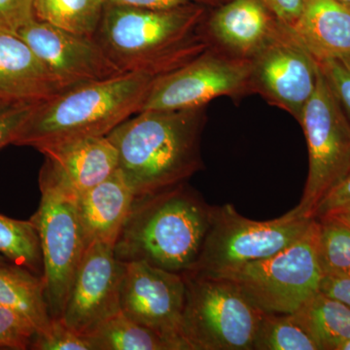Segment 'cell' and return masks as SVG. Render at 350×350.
Listing matches in <instances>:
<instances>
[{
    "mask_svg": "<svg viewBox=\"0 0 350 350\" xmlns=\"http://www.w3.org/2000/svg\"><path fill=\"white\" fill-rule=\"evenodd\" d=\"M0 305L27 317L36 334L47 330L52 321L43 278L10 262L0 264Z\"/></svg>",
    "mask_w": 350,
    "mask_h": 350,
    "instance_id": "20",
    "label": "cell"
},
{
    "mask_svg": "<svg viewBox=\"0 0 350 350\" xmlns=\"http://www.w3.org/2000/svg\"><path fill=\"white\" fill-rule=\"evenodd\" d=\"M337 1L340 2V3L344 4V5L349 7L350 8V0H337Z\"/></svg>",
    "mask_w": 350,
    "mask_h": 350,
    "instance_id": "39",
    "label": "cell"
},
{
    "mask_svg": "<svg viewBox=\"0 0 350 350\" xmlns=\"http://www.w3.org/2000/svg\"><path fill=\"white\" fill-rule=\"evenodd\" d=\"M0 254L16 266L43 278L40 241L31 220H16L0 214Z\"/></svg>",
    "mask_w": 350,
    "mask_h": 350,
    "instance_id": "24",
    "label": "cell"
},
{
    "mask_svg": "<svg viewBox=\"0 0 350 350\" xmlns=\"http://www.w3.org/2000/svg\"><path fill=\"white\" fill-rule=\"evenodd\" d=\"M31 349L92 350L86 338L71 330L63 319H52L47 330L36 334Z\"/></svg>",
    "mask_w": 350,
    "mask_h": 350,
    "instance_id": "28",
    "label": "cell"
},
{
    "mask_svg": "<svg viewBox=\"0 0 350 350\" xmlns=\"http://www.w3.org/2000/svg\"><path fill=\"white\" fill-rule=\"evenodd\" d=\"M225 1H228V0H225Z\"/></svg>",
    "mask_w": 350,
    "mask_h": 350,
    "instance_id": "42",
    "label": "cell"
},
{
    "mask_svg": "<svg viewBox=\"0 0 350 350\" xmlns=\"http://www.w3.org/2000/svg\"><path fill=\"white\" fill-rule=\"evenodd\" d=\"M299 124L308 144V174L300 202L291 211L312 219L350 172V121L321 70Z\"/></svg>",
    "mask_w": 350,
    "mask_h": 350,
    "instance_id": "8",
    "label": "cell"
},
{
    "mask_svg": "<svg viewBox=\"0 0 350 350\" xmlns=\"http://www.w3.org/2000/svg\"><path fill=\"white\" fill-rule=\"evenodd\" d=\"M317 219L319 261L324 275L350 276V228L327 216Z\"/></svg>",
    "mask_w": 350,
    "mask_h": 350,
    "instance_id": "26",
    "label": "cell"
},
{
    "mask_svg": "<svg viewBox=\"0 0 350 350\" xmlns=\"http://www.w3.org/2000/svg\"><path fill=\"white\" fill-rule=\"evenodd\" d=\"M213 208L187 183L135 197L115 243V257L187 273L199 258Z\"/></svg>",
    "mask_w": 350,
    "mask_h": 350,
    "instance_id": "3",
    "label": "cell"
},
{
    "mask_svg": "<svg viewBox=\"0 0 350 350\" xmlns=\"http://www.w3.org/2000/svg\"><path fill=\"white\" fill-rule=\"evenodd\" d=\"M278 22L262 0H228L207 15L204 29L214 46L250 59Z\"/></svg>",
    "mask_w": 350,
    "mask_h": 350,
    "instance_id": "16",
    "label": "cell"
},
{
    "mask_svg": "<svg viewBox=\"0 0 350 350\" xmlns=\"http://www.w3.org/2000/svg\"><path fill=\"white\" fill-rule=\"evenodd\" d=\"M38 103L15 105L0 112V149L13 144Z\"/></svg>",
    "mask_w": 350,
    "mask_h": 350,
    "instance_id": "31",
    "label": "cell"
},
{
    "mask_svg": "<svg viewBox=\"0 0 350 350\" xmlns=\"http://www.w3.org/2000/svg\"><path fill=\"white\" fill-rule=\"evenodd\" d=\"M105 0H34L36 19L78 36L94 38Z\"/></svg>",
    "mask_w": 350,
    "mask_h": 350,
    "instance_id": "22",
    "label": "cell"
},
{
    "mask_svg": "<svg viewBox=\"0 0 350 350\" xmlns=\"http://www.w3.org/2000/svg\"><path fill=\"white\" fill-rule=\"evenodd\" d=\"M206 107L145 110L107 137L119 156V170L135 197L187 183L204 167L200 144Z\"/></svg>",
    "mask_w": 350,
    "mask_h": 350,
    "instance_id": "2",
    "label": "cell"
},
{
    "mask_svg": "<svg viewBox=\"0 0 350 350\" xmlns=\"http://www.w3.org/2000/svg\"><path fill=\"white\" fill-rule=\"evenodd\" d=\"M199 3L204 4V5H211L217 7L221 4L225 3V0H198Z\"/></svg>",
    "mask_w": 350,
    "mask_h": 350,
    "instance_id": "37",
    "label": "cell"
},
{
    "mask_svg": "<svg viewBox=\"0 0 350 350\" xmlns=\"http://www.w3.org/2000/svg\"><path fill=\"white\" fill-rule=\"evenodd\" d=\"M34 0H0V34L18 36L36 20Z\"/></svg>",
    "mask_w": 350,
    "mask_h": 350,
    "instance_id": "30",
    "label": "cell"
},
{
    "mask_svg": "<svg viewBox=\"0 0 350 350\" xmlns=\"http://www.w3.org/2000/svg\"><path fill=\"white\" fill-rule=\"evenodd\" d=\"M320 70L350 121V57L319 62Z\"/></svg>",
    "mask_w": 350,
    "mask_h": 350,
    "instance_id": "29",
    "label": "cell"
},
{
    "mask_svg": "<svg viewBox=\"0 0 350 350\" xmlns=\"http://www.w3.org/2000/svg\"><path fill=\"white\" fill-rule=\"evenodd\" d=\"M206 18V5L198 2L167 9L105 3L94 38L122 72L160 77L213 46Z\"/></svg>",
    "mask_w": 350,
    "mask_h": 350,
    "instance_id": "1",
    "label": "cell"
},
{
    "mask_svg": "<svg viewBox=\"0 0 350 350\" xmlns=\"http://www.w3.org/2000/svg\"><path fill=\"white\" fill-rule=\"evenodd\" d=\"M254 349L319 350V347L293 313L265 312Z\"/></svg>",
    "mask_w": 350,
    "mask_h": 350,
    "instance_id": "25",
    "label": "cell"
},
{
    "mask_svg": "<svg viewBox=\"0 0 350 350\" xmlns=\"http://www.w3.org/2000/svg\"><path fill=\"white\" fill-rule=\"evenodd\" d=\"M66 91L19 36L0 34V98L40 103Z\"/></svg>",
    "mask_w": 350,
    "mask_h": 350,
    "instance_id": "17",
    "label": "cell"
},
{
    "mask_svg": "<svg viewBox=\"0 0 350 350\" xmlns=\"http://www.w3.org/2000/svg\"><path fill=\"white\" fill-rule=\"evenodd\" d=\"M319 221L275 255L217 273L236 283L266 312L293 313L320 291L323 271L319 254Z\"/></svg>",
    "mask_w": 350,
    "mask_h": 350,
    "instance_id": "7",
    "label": "cell"
},
{
    "mask_svg": "<svg viewBox=\"0 0 350 350\" xmlns=\"http://www.w3.org/2000/svg\"><path fill=\"white\" fill-rule=\"evenodd\" d=\"M292 31L317 62L350 57V8L337 0H306Z\"/></svg>",
    "mask_w": 350,
    "mask_h": 350,
    "instance_id": "19",
    "label": "cell"
},
{
    "mask_svg": "<svg viewBox=\"0 0 350 350\" xmlns=\"http://www.w3.org/2000/svg\"><path fill=\"white\" fill-rule=\"evenodd\" d=\"M12 103H8V101L2 100V98H0V112L3 111V110H5L6 108L12 107Z\"/></svg>",
    "mask_w": 350,
    "mask_h": 350,
    "instance_id": "38",
    "label": "cell"
},
{
    "mask_svg": "<svg viewBox=\"0 0 350 350\" xmlns=\"http://www.w3.org/2000/svg\"><path fill=\"white\" fill-rule=\"evenodd\" d=\"M342 350H350V342H347V344L342 347Z\"/></svg>",
    "mask_w": 350,
    "mask_h": 350,
    "instance_id": "41",
    "label": "cell"
},
{
    "mask_svg": "<svg viewBox=\"0 0 350 350\" xmlns=\"http://www.w3.org/2000/svg\"><path fill=\"white\" fill-rule=\"evenodd\" d=\"M347 204H350V172L345 180L319 204L315 211L314 218L323 217L331 211Z\"/></svg>",
    "mask_w": 350,
    "mask_h": 350,
    "instance_id": "33",
    "label": "cell"
},
{
    "mask_svg": "<svg viewBox=\"0 0 350 350\" xmlns=\"http://www.w3.org/2000/svg\"><path fill=\"white\" fill-rule=\"evenodd\" d=\"M250 61V92L300 121L320 75L319 62L290 27L278 22Z\"/></svg>",
    "mask_w": 350,
    "mask_h": 350,
    "instance_id": "10",
    "label": "cell"
},
{
    "mask_svg": "<svg viewBox=\"0 0 350 350\" xmlns=\"http://www.w3.org/2000/svg\"><path fill=\"white\" fill-rule=\"evenodd\" d=\"M158 77L129 72L66 90L38 103L14 142L33 148L80 137H105L140 112Z\"/></svg>",
    "mask_w": 350,
    "mask_h": 350,
    "instance_id": "4",
    "label": "cell"
},
{
    "mask_svg": "<svg viewBox=\"0 0 350 350\" xmlns=\"http://www.w3.org/2000/svg\"><path fill=\"white\" fill-rule=\"evenodd\" d=\"M6 262H9L8 260H7L6 258L3 256V255L0 254V264Z\"/></svg>",
    "mask_w": 350,
    "mask_h": 350,
    "instance_id": "40",
    "label": "cell"
},
{
    "mask_svg": "<svg viewBox=\"0 0 350 350\" xmlns=\"http://www.w3.org/2000/svg\"><path fill=\"white\" fill-rule=\"evenodd\" d=\"M320 291L350 306V276L324 275Z\"/></svg>",
    "mask_w": 350,
    "mask_h": 350,
    "instance_id": "34",
    "label": "cell"
},
{
    "mask_svg": "<svg viewBox=\"0 0 350 350\" xmlns=\"http://www.w3.org/2000/svg\"><path fill=\"white\" fill-rule=\"evenodd\" d=\"M282 24L293 29L305 7L306 0H262Z\"/></svg>",
    "mask_w": 350,
    "mask_h": 350,
    "instance_id": "32",
    "label": "cell"
},
{
    "mask_svg": "<svg viewBox=\"0 0 350 350\" xmlns=\"http://www.w3.org/2000/svg\"><path fill=\"white\" fill-rule=\"evenodd\" d=\"M18 36L66 91L124 73L94 38L78 36L36 19L25 25Z\"/></svg>",
    "mask_w": 350,
    "mask_h": 350,
    "instance_id": "14",
    "label": "cell"
},
{
    "mask_svg": "<svg viewBox=\"0 0 350 350\" xmlns=\"http://www.w3.org/2000/svg\"><path fill=\"white\" fill-rule=\"evenodd\" d=\"M92 350H174L159 334L120 312L86 336Z\"/></svg>",
    "mask_w": 350,
    "mask_h": 350,
    "instance_id": "23",
    "label": "cell"
},
{
    "mask_svg": "<svg viewBox=\"0 0 350 350\" xmlns=\"http://www.w3.org/2000/svg\"><path fill=\"white\" fill-rule=\"evenodd\" d=\"M36 149L79 196L119 169L118 152L107 135L68 138L39 145Z\"/></svg>",
    "mask_w": 350,
    "mask_h": 350,
    "instance_id": "15",
    "label": "cell"
},
{
    "mask_svg": "<svg viewBox=\"0 0 350 350\" xmlns=\"http://www.w3.org/2000/svg\"><path fill=\"white\" fill-rule=\"evenodd\" d=\"M126 264L115 257L114 245L94 241L85 250L69 291L63 315L66 325L83 337L121 312Z\"/></svg>",
    "mask_w": 350,
    "mask_h": 350,
    "instance_id": "13",
    "label": "cell"
},
{
    "mask_svg": "<svg viewBox=\"0 0 350 350\" xmlns=\"http://www.w3.org/2000/svg\"><path fill=\"white\" fill-rule=\"evenodd\" d=\"M251 94L250 61L211 47L193 61L157 78L140 111L206 107L219 96Z\"/></svg>",
    "mask_w": 350,
    "mask_h": 350,
    "instance_id": "11",
    "label": "cell"
},
{
    "mask_svg": "<svg viewBox=\"0 0 350 350\" xmlns=\"http://www.w3.org/2000/svg\"><path fill=\"white\" fill-rule=\"evenodd\" d=\"M41 200L29 220L38 231L43 259L45 296L52 319H63L69 291L86 239L78 211V195L44 163L39 174Z\"/></svg>",
    "mask_w": 350,
    "mask_h": 350,
    "instance_id": "6",
    "label": "cell"
},
{
    "mask_svg": "<svg viewBox=\"0 0 350 350\" xmlns=\"http://www.w3.org/2000/svg\"><path fill=\"white\" fill-rule=\"evenodd\" d=\"M36 327L21 313L0 305V349H31Z\"/></svg>",
    "mask_w": 350,
    "mask_h": 350,
    "instance_id": "27",
    "label": "cell"
},
{
    "mask_svg": "<svg viewBox=\"0 0 350 350\" xmlns=\"http://www.w3.org/2000/svg\"><path fill=\"white\" fill-rule=\"evenodd\" d=\"M325 216H327V217L336 219L338 222L342 223V224L350 228V204L335 209V211H331V213L324 215L323 217H325Z\"/></svg>",
    "mask_w": 350,
    "mask_h": 350,
    "instance_id": "36",
    "label": "cell"
},
{
    "mask_svg": "<svg viewBox=\"0 0 350 350\" xmlns=\"http://www.w3.org/2000/svg\"><path fill=\"white\" fill-rule=\"evenodd\" d=\"M198 0H105V3L114 5L138 7L147 9H167L174 7L185 5ZM202 4V3H200Z\"/></svg>",
    "mask_w": 350,
    "mask_h": 350,
    "instance_id": "35",
    "label": "cell"
},
{
    "mask_svg": "<svg viewBox=\"0 0 350 350\" xmlns=\"http://www.w3.org/2000/svg\"><path fill=\"white\" fill-rule=\"evenodd\" d=\"M135 198L119 169L78 196V211L87 246L94 241L115 245Z\"/></svg>",
    "mask_w": 350,
    "mask_h": 350,
    "instance_id": "18",
    "label": "cell"
},
{
    "mask_svg": "<svg viewBox=\"0 0 350 350\" xmlns=\"http://www.w3.org/2000/svg\"><path fill=\"white\" fill-rule=\"evenodd\" d=\"M293 315L319 350H342L350 342V306L321 291Z\"/></svg>",
    "mask_w": 350,
    "mask_h": 350,
    "instance_id": "21",
    "label": "cell"
},
{
    "mask_svg": "<svg viewBox=\"0 0 350 350\" xmlns=\"http://www.w3.org/2000/svg\"><path fill=\"white\" fill-rule=\"evenodd\" d=\"M312 219L290 211L273 220L255 221L232 204L213 206L199 258L187 273L217 275L275 255L300 238Z\"/></svg>",
    "mask_w": 350,
    "mask_h": 350,
    "instance_id": "9",
    "label": "cell"
},
{
    "mask_svg": "<svg viewBox=\"0 0 350 350\" xmlns=\"http://www.w3.org/2000/svg\"><path fill=\"white\" fill-rule=\"evenodd\" d=\"M186 285L182 273L146 262H126L121 285V312L165 338L174 350H188L181 326Z\"/></svg>",
    "mask_w": 350,
    "mask_h": 350,
    "instance_id": "12",
    "label": "cell"
},
{
    "mask_svg": "<svg viewBox=\"0 0 350 350\" xmlns=\"http://www.w3.org/2000/svg\"><path fill=\"white\" fill-rule=\"evenodd\" d=\"M181 334L188 350H253L264 310L222 276L182 273Z\"/></svg>",
    "mask_w": 350,
    "mask_h": 350,
    "instance_id": "5",
    "label": "cell"
}]
</instances>
